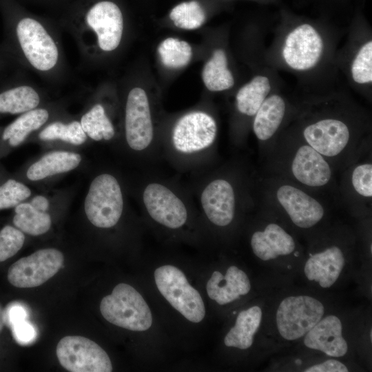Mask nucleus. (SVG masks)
<instances>
[{"label": "nucleus", "mask_w": 372, "mask_h": 372, "mask_svg": "<svg viewBox=\"0 0 372 372\" xmlns=\"http://www.w3.org/2000/svg\"><path fill=\"white\" fill-rule=\"evenodd\" d=\"M137 192L146 215L155 224L170 231L186 227L196 209L188 187L158 175L146 174Z\"/></svg>", "instance_id": "obj_5"}, {"label": "nucleus", "mask_w": 372, "mask_h": 372, "mask_svg": "<svg viewBox=\"0 0 372 372\" xmlns=\"http://www.w3.org/2000/svg\"><path fill=\"white\" fill-rule=\"evenodd\" d=\"M261 319L262 310L258 306H253L240 311L235 325L224 338L225 344L240 349L249 348L253 344L254 336L260 327Z\"/></svg>", "instance_id": "obj_26"}, {"label": "nucleus", "mask_w": 372, "mask_h": 372, "mask_svg": "<svg viewBox=\"0 0 372 372\" xmlns=\"http://www.w3.org/2000/svg\"><path fill=\"white\" fill-rule=\"evenodd\" d=\"M286 105L279 95L266 98L254 115L253 130L259 141L271 138L280 127L284 118Z\"/></svg>", "instance_id": "obj_25"}, {"label": "nucleus", "mask_w": 372, "mask_h": 372, "mask_svg": "<svg viewBox=\"0 0 372 372\" xmlns=\"http://www.w3.org/2000/svg\"><path fill=\"white\" fill-rule=\"evenodd\" d=\"M8 63L6 58L0 52V71L3 70Z\"/></svg>", "instance_id": "obj_41"}, {"label": "nucleus", "mask_w": 372, "mask_h": 372, "mask_svg": "<svg viewBox=\"0 0 372 372\" xmlns=\"http://www.w3.org/2000/svg\"><path fill=\"white\" fill-rule=\"evenodd\" d=\"M351 184L355 192L368 198L372 196V165L370 163L357 165L351 173Z\"/></svg>", "instance_id": "obj_36"}, {"label": "nucleus", "mask_w": 372, "mask_h": 372, "mask_svg": "<svg viewBox=\"0 0 372 372\" xmlns=\"http://www.w3.org/2000/svg\"><path fill=\"white\" fill-rule=\"evenodd\" d=\"M29 202L33 207L41 211H48L50 206L48 199L43 195L34 196Z\"/></svg>", "instance_id": "obj_40"}, {"label": "nucleus", "mask_w": 372, "mask_h": 372, "mask_svg": "<svg viewBox=\"0 0 372 372\" xmlns=\"http://www.w3.org/2000/svg\"><path fill=\"white\" fill-rule=\"evenodd\" d=\"M13 224L23 234L37 236L47 233L52 226V218L48 211H41L30 202H22L14 207Z\"/></svg>", "instance_id": "obj_29"}, {"label": "nucleus", "mask_w": 372, "mask_h": 372, "mask_svg": "<svg viewBox=\"0 0 372 372\" xmlns=\"http://www.w3.org/2000/svg\"><path fill=\"white\" fill-rule=\"evenodd\" d=\"M169 18L177 28L190 30L202 26L206 20V14L199 2L193 0L174 7Z\"/></svg>", "instance_id": "obj_32"}, {"label": "nucleus", "mask_w": 372, "mask_h": 372, "mask_svg": "<svg viewBox=\"0 0 372 372\" xmlns=\"http://www.w3.org/2000/svg\"><path fill=\"white\" fill-rule=\"evenodd\" d=\"M276 198L292 223L300 228L312 227L324 216V208L320 201L293 185H280L276 191Z\"/></svg>", "instance_id": "obj_14"}, {"label": "nucleus", "mask_w": 372, "mask_h": 372, "mask_svg": "<svg viewBox=\"0 0 372 372\" xmlns=\"http://www.w3.org/2000/svg\"><path fill=\"white\" fill-rule=\"evenodd\" d=\"M195 175L188 187L201 214L217 227L229 226L245 203L244 184L234 169H206Z\"/></svg>", "instance_id": "obj_4"}, {"label": "nucleus", "mask_w": 372, "mask_h": 372, "mask_svg": "<svg viewBox=\"0 0 372 372\" xmlns=\"http://www.w3.org/2000/svg\"><path fill=\"white\" fill-rule=\"evenodd\" d=\"M26 309L19 302H12L4 309V324L10 327L20 321L26 320Z\"/></svg>", "instance_id": "obj_38"}, {"label": "nucleus", "mask_w": 372, "mask_h": 372, "mask_svg": "<svg viewBox=\"0 0 372 372\" xmlns=\"http://www.w3.org/2000/svg\"><path fill=\"white\" fill-rule=\"evenodd\" d=\"M347 367L336 360H328L325 362L307 368L305 372H347Z\"/></svg>", "instance_id": "obj_39"}, {"label": "nucleus", "mask_w": 372, "mask_h": 372, "mask_svg": "<svg viewBox=\"0 0 372 372\" xmlns=\"http://www.w3.org/2000/svg\"><path fill=\"white\" fill-rule=\"evenodd\" d=\"M5 21L0 52L8 62L50 84L63 83L68 68L59 30L42 19L14 10H8Z\"/></svg>", "instance_id": "obj_1"}, {"label": "nucleus", "mask_w": 372, "mask_h": 372, "mask_svg": "<svg viewBox=\"0 0 372 372\" xmlns=\"http://www.w3.org/2000/svg\"><path fill=\"white\" fill-rule=\"evenodd\" d=\"M342 331L340 320L334 315L327 316L305 334L304 344L329 356L342 357L348 351V345Z\"/></svg>", "instance_id": "obj_20"}, {"label": "nucleus", "mask_w": 372, "mask_h": 372, "mask_svg": "<svg viewBox=\"0 0 372 372\" xmlns=\"http://www.w3.org/2000/svg\"><path fill=\"white\" fill-rule=\"evenodd\" d=\"M306 143L325 158L340 155L347 147L350 131L342 121L334 118L320 120L303 130Z\"/></svg>", "instance_id": "obj_15"}, {"label": "nucleus", "mask_w": 372, "mask_h": 372, "mask_svg": "<svg viewBox=\"0 0 372 372\" xmlns=\"http://www.w3.org/2000/svg\"><path fill=\"white\" fill-rule=\"evenodd\" d=\"M154 275L158 291L173 308L192 322L203 320L205 308L201 296L180 269L165 265L158 267Z\"/></svg>", "instance_id": "obj_9"}, {"label": "nucleus", "mask_w": 372, "mask_h": 372, "mask_svg": "<svg viewBox=\"0 0 372 372\" xmlns=\"http://www.w3.org/2000/svg\"><path fill=\"white\" fill-rule=\"evenodd\" d=\"M100 311L109 322L134 331H144L152 324L149 306L132 286L119 283L100 304Z\"/></svg>", "instance_id": "obj_8"}, {"label": "nucleus", "mask_w": 372, "mask_h": 372, "mask_svg": "<svg viewBox=\"0 0 372 372\" xmlns=\"http://www.w3.org/2000/svg\"><path fill=\"white\" fill-rule=\"evenodd\" d=\"M157 51L163 65L172 69L186 66L192 58V48L189 43L174 37L162 41Z\"/></svg>", "instance_id": "obj_31"}, {"label": "nucleus", "mask_w": 372, "mask_h": 372, "mask_svg": "<svg viewBox=\"0 0 372 372\" xmlns=\"http://www.w3.org/2000/svg\"><path fill=\"white\" fill-rule=\"evenodd\" d=\"M24 234L15 227L6 225L0 231V262L14 256L23 247Z\"/></svg>", "instance_id": "obj_35"}, {"label": "nucleus", "mask_w": 372, "mask_h": 372, "mask_svg": "<svg viewBox=\"0 0 372 372\" xmlns=\"http://www.w3.org/2000/svg\"><path fill=\"white\" fill-rule=\"evenodd\" d=\"M3 313H4V309H3L0 304V332L2 331L3 325L5 324L4 318H3Z\"/></svg>", "instance_id": "obj_42"}, {"label": "nucleus", "mask_w": 372, "mask_h": 372, "mask_svg": "<svg viewBox=\"0 0 372 372\" xmlns=\"http://www.w3.org/2000/svg\"><path fill=\"white\" fill-rule=\"evenodd\" d=\"M106 90L103 85L96 90L79 118L87 137L97 142L110 141L116 134L110 106L105 100Z\"/></svg>", "instance_id": "obj_17"}, {"label": "nucleus", "mask_w": 372, "mask_h": 372, "mask_svg": "<svg viewBox=\"0 0 372 372\" xmlns=\"http://www.w3.org/2000/svg\"><path fill=\"white\" fill-rule=\"evenodd\" d=\"M322 49V40L318 32L311 25L302 24L288 34L282 55L293 69L307 70L318 63Z\"/></svg>", "instance_id": "obj_13"}, {"label": "nucleus", "mask_w": 372, "mask_h": 372, "mask_svg": "<svg viewBox=\"0 0 372 372\" xmlns=\"http://www.w3.org/2000/svg\"><path fill=\"white\" fill-rule=\"evenodd\" d=\"M126 198L120 178L103 172L92 180L84 200L87 220L99 229H111L121 220L125 211Z\"/></svg>", "instance_id": "obj_7"}, {"label": "nucleus", "mask_w": 372, "mask_h": 372, "mask_svg": "<svg viewBox=\"0 0 372 372\" xmlns=\"http://www.w3.org/2000/svg\"><path fill=\"white\" fill-rule=\"evenodd\" d=\"M61 26L73 37L83 65L94 66L121 47L125 23L120 7L99 0L82 7L63 19Z\"/></svg>", "instance_id": "obj_2"}, {"label": "nucleus", "mask_w": 372, "mask_h": 372, "mask_svg": "<svg viewBox=\"0 0 372 372\" xmlns=\"http://www.w3.org/2000/svg\"><path fill=\"white\" fill-rule=\"evenodd\" d=\"M324 314V307L316 298L308 296H289L280 302L277 309V329L284 339L296 340L304 336Z\"/></svg>", "instance_id": "obj_10"}, {"label": "nucleus", "mask_w": 372, "mask_h": 372, "mask_svg": "<svg viewBox=\"0 0 372 372\" xmlns=\"http://www.w3.org/2000/svg\"><path fill=\"white\" fill-rule=\"evenodd\" d=\"M81 161V156L76 152L63 150L49 152L30 165L26 176L31 181L43 180L75 169Z\"/></svg>", "instance_id": "obj_24"}, {"label": "nucleus", "mask_w": 372, "mask_h": 372, "mask_svg": "<svg viewBox=\"0 0 372 372\" xmlns=\"http://www.w3.org/2000/svg\"><path fill=\"white\" fill-rule=\"evenodd\" d=\"M63 262L64 256L59 250L41 249L13 263L8 269V280L19 288L38 287L53 277Z\"/></svg>", "instance_id": "obj_12"}, {"label": "nucleus", "mask_w": 372, "mask_h": 372, "mask_svg": "<svg viewBox=\"0 0 372 372\" xmlns=\"http://www.w3.org/2000/svg\"><path fill=\"white\" fill-rule=\"evenodd\" d=\"M353 80L358 83L372 81V42L368 41L359 50L351 65Z\"/></svg>", "instance_id": "obj_34"}, {"label": "nucleus", "mask_w": 372, "mask_h": 372, "mask_svg": "<svg viewBox=\"0 0 372 372\" xmlns=\"http://www.w3.org/2000/svg\"><path fill=\"white\" fill-rule=\"evenodd\" d=\"M125 96L123 133L125 147L140 161L146 163L153 162L161 154L148 96L143 88L134 86Z\"/></svg>", "instance_id": "obj_6"}, {"label": "nucleus", "mask_w": 372, "mask_h": 372, "mask_svg": "<svg viewBox=\"0 0 372 372\" xmlns=\"http://www.w3.org/2000/svg\"><path fill=\"white\" fill-rule=\"evenodd\" d=\"M32 194L31 189L23 183L8 179L0 185V210L15 207Z\"/></svg>", "instance_id": "obj_33"}, {"label": "nucleus", "mask_w": 372, "mask_h": 372, "mask_svg": "<svg viewBox=\"0 0 372 372\" xmlns=\"http://www.w3.org/2000/svg\"><path fill=\"white\" fill-rule=\"evenodd\" d=\"M344 262L340 248L331 246L309 258L304 272L308 280L317 282L323 288H328L338 280Z\"/></svg>", "instance_id": "obj_23"}, {"label": "nucleus", "mask_w": 372, "mask_h": 372, "mask_svg": "<svg viewBox=\"0 0 372 372\" xmlns=\"http://www.w3.org/2000/svg\"><path fill=\"white\" fill-rule=\"evenodd\" d=\"M48 92L34 82L19 79L0 90V114H21L45 103Z\"/></svg>", "instance_id": "obj_18"}, {"label": "nucleus", "mask_w": 372, "mask_h": 372, "mask_svg": "<svg viewBox=\"0 0 372 372\" xmlns=\"http://www.w3.org/2000/svg\"><path fill=\"white\" fill-rule=\"evenodd\" d=\"M290 169L297 181L310 187L325 186L332 178V169L326 158L307 143L295 151Z\"/></svg>", "instance_id": "obj_16"}, {"label": "nucleus", "mask_w": 372, "mask_h": 372, "mask_svg": "<svg viewBox=\"0 0 372 372\" xmlns=\"http://www.w3.org/2000/svg\"><path fill=\"white\" fill-rule=\"evenodd\" d=\"M250 244L254 254L265 261L289 255L296 247L293 237L276 223H269L263 230L253 233Z\"/></svg>", "instance_id": "obj_22"}, {"label": "nucleus", "mask_w": 372, "mask_h": 372, "mask_svg": "<svg viewBox=\"0 0 372 372\" xmlns=\"http://www.w3.org/2000/svg\"><path fill=\"white\" fill-rule=\"evenodd\" d=\"M271 90L269 79L256 76L242 86L236 96V107L239 113L254 116Z\"/></svg>", "instance_id": "obj_30"}, {"label": "nucleus", "mask_w": 372, "mask_h": 372, "mask_svg": "<svg viewBox=\"0 0 372 372\" xmlns=\"http://www.w3.org/2000/svg\"><path fill=\"white\" fill-rule=\"evenodd\" d=\"M56 353L61 365L71 372H110L113 369L105 351L85 337H63L56 346Z\"/></svg>", "instance_id": "obj_11"}, {"label": "nucleus", "mask_w": 372, "mask_h": 372, "mask_svg": "<svg viewBox=\"0 0 372 372\" xmlns=\"http://www.w3.org/2000/svg\"><path fill=\"white\" fill-rule=\"evenodd\" d=\"M202 80L211 92H220L234 84L232 73L227 68V59L223 49L215 50L202 70Z\"/></svg>", "instance_id": "obj_28"}, {"label": "nucleus", "mask_w": 372, "mask_h": 372, "mask_svg": "<svg viewBox=\"0 0 372 372\" xmlns=\"http://www.w3.org/2000/svg\"><path fill=\"white\" fill-rule=\"evenodd\" d=\"M217 133L216 121L209 113L201 110L186 112L160 140L161 154L178 171L200 172L213 159Z\"/></svg>", "instance_id": "obj_3"}, {"label": "nucleus", "mask_w": 372, "mask_h": 372, "mask_svg": "<svg viewBox=\"0 0 372 372\" xmlns=\"http://www.w3.org/2000/svg\"><path fill=\"white\" fill-rule=\"evenodd\" d=\"M208 296L218 304L223 305L247 294L251 283L245 271L236 266H230L225 275L215 271L207 283Z\"/></svg>", "instance_id": "obj_21"}, {"label": "nucleus", "mask_w": 372, "mask_h": 372, "mask_svg": "<svg viewBox=\"0 0 372 372\" xmlns=\"http://www.w3.org/2000/svg\"><path fill=\"white\" fill-rule=\"evenodd\" d=\"M13 337L21 344H26L34 340L37 333L34 327L26 320L18 322L11 327Z\"/></svg>", "instance_id": "obj_37"}, {"label": "nucleus", "mask_w": 372, "mask_h": 372, "mask_svg": "<svg viewBox=\"0 0 372 372\" xmlns=\"http://www.w3.org/2000/svg\"><path fill=\"white\" fill-rule=\"evenodd\" d=\"M41 141H61L73 145H81L87 140L79 119L69 117H55L45 125L38 133Z\"/></svg>", "instance_id": "obj_27"}, {"label": "nucleus", "mask_w": 372, "mask_h": 372, "mask_svg": "<svg viewBox=\"0 0 372 372\" xmlns=\"http://www.w3.org/2000/svg\"><path fill=\"white\" fill-rule=\"evenodd\" d=\"M58 103H46L20 114L8 125L2 132V139L12 147L21 144L30 134L40 131L45 125L60 115Z\"/></svg>", "instance_id": "obj_19"}, {"label": "nucleus", "mask_w": 372, "mask_h": 372, "mask_svg": "<svg viewBox=\"0 0 372 372\" xmlns=\"http://www.w3.org/2000/svg\"><path fill=\"white\" fill-rule=\"evenodd\" d=\"M370 339H371V340H372V331H370Z\"/></svg>", "instance_id": "obj_43"}]
</instances>
